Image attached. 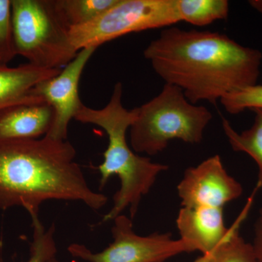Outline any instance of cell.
<instances>
[{
	"label": "cell",
	"instance_id": "obj_5",
	"mask_svg": "<svg viewBox=\"0 0 262 262\" xmlns=\"http://www.w3.org/2000/svg\"><path fill=\"white\" fill-rule=\"evenodd\" d=\"M181 22L176 0H118L93 21L70 29L76 51L98 48L113 39L143 31L168 28Z\"/></svg>",
	"mask_w": 262,
	"mask_h": 262
},
{
	"label": "cell",
	"instance_id": "obj_16",
	"mask_svg": "<svg viewBox=\"0 0 262 262\" xmlns=\"http://www.w3.org/2000/svg\"><path fill=\"white\" fill-rule=\"evenodd\" d=\"M237 227L233 226L228 238L211 253L209 262H258L252 244L239 235Z\"/></svg>",
	"mask_w": 262,
	"mask_h": 262
},
{
	"label": "cell",
	"instance_id": "obj_12",
	"mask_svg": "<svg viewBox=\"0 0 262 262\" xmlns=\"http://www.w3.org/2000/svg\"><path fill=\"white\" fill-rule=\"evenodd\" d=\"M251 111L255 114L254 121L247 130L237 132L225 118L222 120V127L232 149L246 153L257 165L258 186L262 188V108Z\"/></svg>",
	"mask_w": 262,
	"mask_h": 262
},
{
	"label": "cell",
	"instance_id": "obj_20",
	"mask_svg": "<svg viewBox=\"0 0 262 262\" xmlns=\"http://www.w3.org/2000/svg\"><path fill=\"white\" fill-rule=\"evenodd\" d=\"M248 4L251 5L253 9L262 14V0H251L248 1Z\"/></svg>",
	"mask_w": 262,
	"mask_h": 262
},
{
	"label": "cell",
	"instance_id": "obj_1",
	"mask_svg": "<svg viewBox=\"0 0 262 262\" xmlns=\"http://www.w3.org/2000/svg\"><path fill=\"white\" fill-rule=\"evenodd\" d=\"M165 83L179 88L189 102L216 104L227 95L257 84L262 53L225 34L165 28L144 51Z\"/></svg>",
	"mask_w": 262,
	"mask_h": 262
},
{
	"label": "cell",
	"instance_id": "obj_14",
	"mask_svg": "<svg viewBox=\"0 0 262 262\" xmlns=\"http://www.w3.org/2000/svg\"><path fill=\"white\" fill-rule=\"evenodd\" d=\"M70 28L93 21L116 4L118 0H56Z\"/></svg>",
	"mask_w": 262,
	"mask_h": 262
},
{
	"label": "cell",
	"instance_id": "obj_17",
	"mask_svg": "<svg viewBox=\"0 0 262 262\" xmlns=\"http://www.w3.org/2000/svg\"><path fill=\"white\" fill-rule=\"evenodd\" d=\"M220 102L230 115H238L247 110L262 108V84H256L227 95Z\"/></svg>",
	"mask_w": 262,
	"mask_h": 262
},
{
	"label": "cell",
	"instance_id": "obj_10",
	"mask_svg": "<svg viewBox=\"0 0 262 262\" xmlns=\"http://www.w3.org/2000/svg\"><path fill=\"white\" fill-rule=\"evenodd\" d=\"M54 112L46 101L17 103L0 110V140L38 139L47 135Z\"/></svg>",
	"mask_w": 262,
	"mask_h": 262
},
{
	"label": "cell",
	"instance_id": "obj_2",
	"mask_svg": "<svg viewBox=\"0 0 262 262\" xmlns=\"http://www.w3.org/2000/svg\"><path fill=\"white\" fill-rule=\"evenodd\" d=\"M76 155L68 141L46 136L0 140V209L20 207L32 220L49 201L80 202L101 209L107 196L90 187Z\"/></svg>",
	"mask_w": 262,
	"mask_h": 262
},
{
	"label": "cell",
	"instance_id": "obj_18",
	"mask_svg": "<svg viewBox=\"0 0 262 262\" xmlns=\"http://www.w3.org/2000/svg\"><path fill=\"white\" fill-rule=\"evenodd\" d=\"M16 56L12 28L11 0H0V65H8Z\"/></svg>",
	"mask_w": 262,
	"mask_h": 262
},
{
	"label": "cell",
	"instance_id": "obj_21",
	"mask_svg": "<svg viewBox=\"0 0 262 262\" xmlns=\"http://www.w3.org/2000/svg\"><path fill=\"white\" fill-rule=\"evenodd\" d=\"M211 254L203 255L201 257L196 258L193 262H209L211 260Z\"/></svg>",
	"mask_w": 262,
	"mask_h": 262
},
{
	"label": "cell",
	"instance_id": "obj_6",
	"mask_svg": "<svg viewBox=\"0 0 262 262\" xmlns=\"http://www.w3.org/2000/svg\"><path fill=\"white\" fill-rule=\"evenodd\" d=\"M113 221L114 241L103 251L94 253L84 245L73 244L69 246V252L88 262H164L181 253L196 251L190 243L175 241L170 233L138 235L132 220L126 215H118Z\"/></svg>",
	"mask_w": 262,
	"mask_h": 262
},
{
	"label": "cell",
	"instance_id": "obj_7",
	"mask_svg": "<svg viewBox=\"0 0 262 262\" xmlns=\"http://www.w3.org/2000/svg\"><path fill=\"white\" fill-rule=\"evenodd\" d=\"M97 48H84L58 75L43 81L33 90L34 96L51 105L54 112L48 137L67 141L71 120L83 106L79 96L81 76L90 58Z\"/></svg>",
	"mask_w": 262,
	"mask_h": 262
},
{
	"label": "cell",
	"instance_id": "obj_8",
	"mask_svg": "<svg viewBox=\"0 0 262 262\" xmlns=\"http://www.w3.org/2000/svg\"><path fill=\"white\" fill-rule=\"evenodd\" d=\"M184 208H223L242 194L243 187L229 176L219 155L188 168L178 186Z\"/></svg>",
	"mask_w": 262,
	"mask_h": 262
},
{
	"label": "cell",
	"instance_id": "obj_11",
	"mask_svg": "<svg viewBox=\"0 0 262 262\" xmlns=\"http://www.w3.org/2000/svg\"><path fill=\"white\" fill-rule=\"evenodd\" d=\"M61 71L40 68L29 63L15 67L0 65V110L17 103L44 101L34 96L33 90Z\"/></svg>",
	"mask_w": 262,
	"mask_h": 262
},
{
	"label": "cell",
	"instance_id": "obj_13",
	"mask_svg": "<svg viewBox=\"0 0 262 262\" xmlns=\"http://www.w3.org/2000/svg\"><path fill=\"white\" fill-rule=\"evenodd\" d=\"M181 21L206 27L218 20H225L229 15V3L227 0H176Z\"/></svg>",
	"mask_w": 262,
	"mask_h": 262
},
{
	"label": "cell",
	"instance_id": "obj_19",
	"mask_svg": "<svg viewBox=\"0 0 262 262\" xmlns=\"http://www.w3.org/2000/svg\"><path fill=\"white\" fill-rule=\"evenodd\" d=\"M252 246L258 262H262V208L255 226V237Z\"/></svg>",
	"mask_w": 262,
	"mask_h": 262
},
{
	"label": "cell",
	"instance_id": "obj_9",
	"mask_svg": "<svg viewBox=\"0 0 262 262\" xmlns=\"http://www.w3.org/2000/svg\"><path fill=\"white\" fill-rule=\"evenodd\" d=\"M181 239L190 243L203 255L211 254L228 238L233 227L227 228L223 208H184L177 220Z\"/></svg>",
	"mask_w": 262,
	"mask_h": 262
},
{
	"label": "cell",
	"instance_id": "obj_3",
	"mask_svg": "<svg viewBox=\"0 0 262 262\" xmlns=\"http://www.w3.org/2000/svg\"><path fill=\"white\" fill-rule=\"evenodd\" d=\"M136 110L130 127V146L136 153L151 156L163 151L174 139L199 144L213 117L208 108L189 102L182 90L168 83Z\"/></svg>",
	"mask_w": 262,
	"mask_h": 262
},
{
	"label": "cell",
	"instance_id": "obj_4",
	"mask_svg": "<svg viewBox=\"0 0 262 262\" xmlns=\"http://www.w3.org/2000/svg\"><path fill=\"white\" fill-rule=\"evenodd\" d=\"M11 10L17 56L48 70L64 68L77 56L56 0H11Z\"/></svg>",
	"mask_w": 262,
	"mask_h": 262
},
{
	"label": "cell",
	"instance_id": "obj_15",
	"mask_svg": "<svg viewBox=\"0 0 262 262\" xmlns=\"http://www.w3.org/2000/svg\"><path fill=\"white\" fill-rule=\"evenodd\" d=\"M33 236L27 262H61L57 258L55 225L46 229L39 217L32 220Z\"/></svg>",
	"mask_w": 262,
	"mask_h": 262
}]
</instances>
